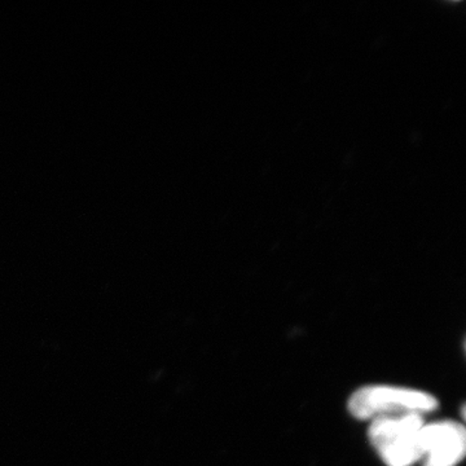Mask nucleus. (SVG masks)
<instances>
[{"instance_id":"f257e3e1","label":"nucleus","mask_w":466,"mask_h":466,"mask_svg":"<svg viewBox=\"0 0 466 466\" xmlns=\"http://www.w3.org/2000/svg\"><path fill=\"white\" fill-rule=\"evenodd\" d=\"M350 413L359 420L373 421L381 417L421 415L440 407L429 392L400 386L370 385L359 389L348 403Z\"/></svg>"},{"instance_id":"f03ea898","label":"nucleus","mask_w":466,"mask_h":466,"mask_svg":"<svg viewBox=\"0 0 466 466\" xmlns=\"http://www.w3.org/2000/svg\"><path fill=\"white\" fill-rule=\"evenodd\" d=\"M421 415L381 417L370 421L368 438L388 466H412L422 460Z\"/></svg>"},{"instance_id":"7ed1b4c3","label":"nucleus","mask_w":466,"mask_h":466,"mask_svg":"<svg viewBox=\"0 0 466 466\" xmlns=\"http://www.w3.org/2000/svg\"><path fill=\"white\" fill-rule=\"evenodd\" d=\"M424 466H456L466 451L464 425L456 421H438L424 425L421 433Z\"/></svg>"}]
</instances>
